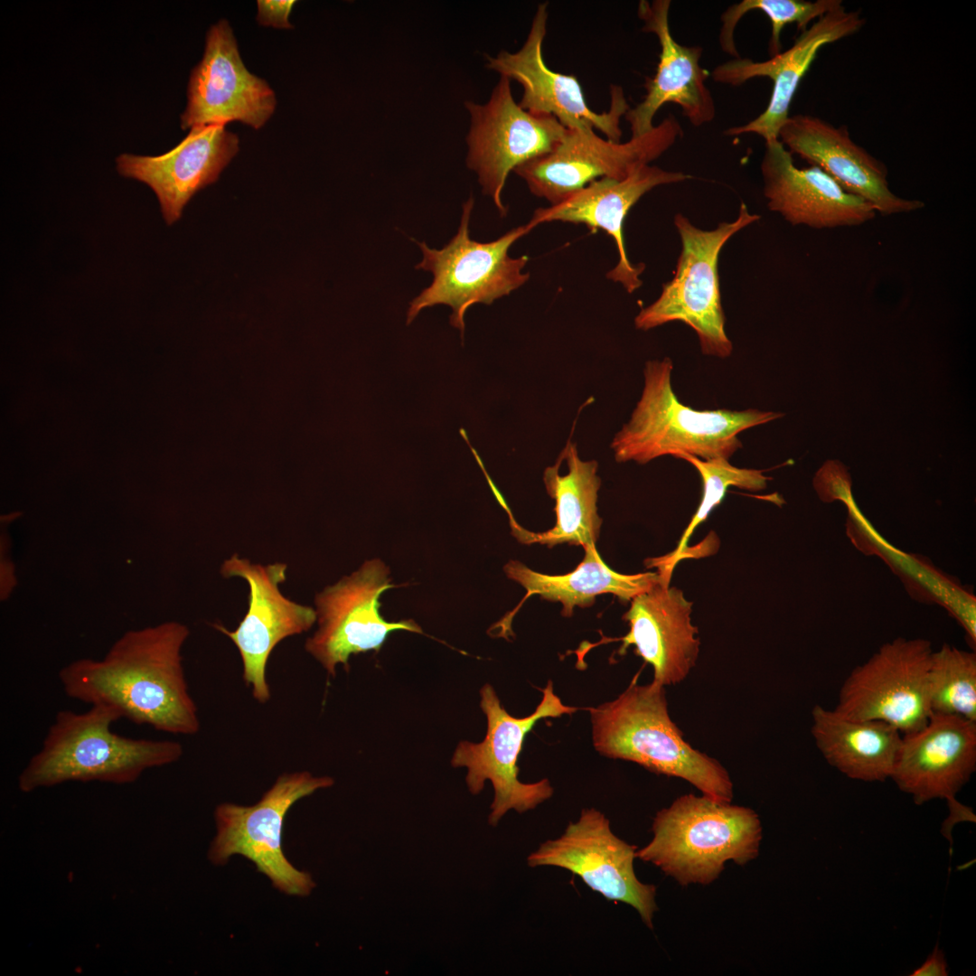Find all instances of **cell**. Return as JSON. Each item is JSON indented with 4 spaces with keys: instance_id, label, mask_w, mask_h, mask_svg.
I'll return each mask as SVG.
<instances>
[{
    "instance_id": "e0dca14e",
    "label": "cell",
    "mask_w": 976,
    "mask_h": 976,
    "mask_svg": "<svg viewBox=\"0 0 976 976\" xmlns=\"http://www.w3.org/2000/svg\"><path fill=\"white\" fill-rule=\"evenodd\" d=\"M548 5L540 4L522 47L487 56V68L517 81L523 89L519 105L540 115L555 117L566 129H596L607 139L620 142V119L630 108L622 87L611 85L608 111L596 113L586 101L575 75L551 70L545 63L542 45L547 33Z\"/></svg>"
},
{
    "instance_id": "277c9868",
    "label": "cell",
    "mask_w": 976,
    "mask_h": 976,
    "mask_svg": "<svg viewBox=\"0 0 976 976\" xmlns=\"http://www.w3.org/2000/svg\"><path fill=\"white\" fill-rule=\"evenodd\" d=\"M637 677L614 700L588 709L595 748L609 758L684 779L703 795L731 802L727 771L683 738L669 715L664 687L652 681L640 685Z\"/></svg>"
},
{
    "instance_id": "ffe728a7",
    "label": "cell",
    "mask_w": 976,
    "mask_h": 976,
    "mask_svg": "<svg viewBox=\"0 0 976 976\" xmlns=\"http://www.w3.org/2000/svg\"><path fill=\"white\" fill-rule=\"evenodd\" d=\"M778 140L793 155L821 168L850 193L889 216L924 208L919 200L896 195L889 187L886 165L859 145L845 126L835 127L814 116H790Z\"/></svg>"
},
{
    "instance_id": "8fae6325",
    "label": "cell",
    "mask_w": 976,
    "mask_h": 976,
    "mask_svg": "<svg viewBox=\"0 0 976 976\" xmlns=\"http://www.w3.org/2000/svg\"><path fill=\"white\" fill-rule=\"evenodd\" d=\"M511 81L501 76L484 104L465 103L471 119L466 164L502 216L507 213L502 192L509 174L550 152L567 131L555 117L521 108L513 99Z\"/></svg>"
},
{
    "instance_id": "d6a6232c",
    "label": "cell",
    "mask_w": 976,
    "mask_h": 976,
    "mask_svg": "<svg viewBox=\"0 0 976 976\" xmlns=\"http://www.w3.org/2000/svg\"><path fill=\"white\" fill-rule=\"evenodd\" d=\"M947 962L943 952L935 946L925 962L911 973L912 976H946Z\"/></svg>"
},
{
    "instance_id": "d4e9b609",
    "label": "cell",
    "mask_w": 976,
    "mask_h": 976,
    "mask_svg": "<svg viewBox=\"0 0 976 976\" xmlns=\"http://www.w3.org/2000/svg\"><path fill=\"white\" fill-rule=\"evenodd\" d=\"M669 583L660 577L649 590L631 600L622 617L629 632L615 639L622 641L617 653L623 655L633 645L634 652L652 666V682L663 687L681 682L699 652L698 628L690 618L692 602Z\"/></svg>"
},
{
    "instance_id": "603a6c76",
    "label": "cell",
    "mask_w": 976,
    "mask_h": 976,
    "mask_svg": "<svg viewBox=\"0 0 976 976\" xmlns=\"http://www.w3.org/2000/svg\"><path fill=\"white\" fill-rule=\"evenodd\" d=\"M764 195L770 211L792 225L834 229L862 225L877 214L815 165L799 168L779 140L765 143L760 164Z\"/></svg>"
},
{
    "instance_id": "cb8c5ba5",
    "label": "cell",
    "mask_w": 976,
    "mask_h": 976,
    "mask_svg": "<svg viewBox=\"0 0 976 976\" xmlns=\"http://www.w3.org/2000/svg\"><path fill=\"white\" fill-rule=\"evenodd\" d=\"M690 178L682 172L643 165L623 180L604 177L592 181L559 202L537 209L529 222L534 227L543 222H570L605 231L613 238L618 252V262L606 277L632 294L643 284L640 276L645 265H634L627 257L623 233L626 215L653 188Z\"/></svg>"
},
{
    "instance_id": "4fadbf2b",
    "label": "cell",
    "mask_w": 976,
    "mask_h": 976,
    "mask_svg": "<svg viewBox=\"0 0 976 976\" xmlns=\"http://www.w3.org/2000/svg\"><path fill=\"white\" fill-rule=\"evenodd\" d=\"M932 652L930 642L920 638L885 643L844 680L834 709L850 718L887 723L902 735L921 728L931 716Z\"/></svg>"
},
{
    "instance_id": "9a60e30c",
    "label": "cell",
    "mask_w": 976,
    "mask_h": 976,
    "mask_svg": "<svg viewBox=\"0 0 976 976\" xmlns=\"http://www.w3.org/2000/svg\"><path fill=\"white\" fill-rule=\"evenodd\" d=\"M287 565L282 562L257 564L234 554L225 559L221 574L239 577L249 587L248 610L237 628L213 626L237 647L242 662V678L259 703L270 699L267 665L274 648L284 639L307 632L316 622L315 609L285 596L280 585L286 579Z\"/></svg>"
},
{
    "instance_id": "2e32d148",
    "label": "cell",
    "mask_w": 976,
    "mask_h": 976,
    "mask_svg": "<svg viewBox=\"0 0 976 976\" xmlns=\"http://www.w3.org/2000/svg\"><path fill=\"white\" fill-rule=\"evenodd\" d=\"M276 107L274 90L247 69L231 26L219 20L208 30L202 59L191 71L182 128L239 121L258 130Z\"/></svg>"
},
{
    "instance_id": "8992f818",
    "label": "cell",
    "mask_w": 976,
    "mask_h": 976,
    "mask_svg": "<svg viewBox=\"0 0 976 976\" xmlns=\"http://www.w3.org/2000/svg\"><path fill=\"white\" fill-rule=\"evenodd\" d=\"M759 219L743 202L734 221L720 222L710 230L694 226L677 213L674 225L681 249L673 277L662 286L660 296L635 316V327L648 331L680 321L694 330L703 354L722 359L730 356L733 344L725 330L718 258L733 235Z\"/></svg>"
},
{
    "instance_id": "7402d4cb",
    "label": "cell",
    "mask_w": 976,
    "mask_h": 976,
    "mask_svg": "<svg viewBox=\"0 0 976 976\" xmlns=\"http://www.w3.org/2000/svg\"><path fill=\"white\" fill-rule=\"evenodd\" d=\"M670 0H642L638 5L642 30L657 37L661 52L655 75L646 79L645 96L624 115L631 137L652 130L654 116L666 103L678 105L694 127L711 122L716 115L714 99L706 85L709 74L699 64L703 49L676 42L670 30Z\"/></svg>"
},
{
    "instance_id": "7c38bea8",
    "label": "cell",
    "mask_w": 976,
    "mask_h": 976,
    "mask_svg": "<svg viewBox=\"0 0 976 976\" xmlns=\"http://www.w3.org/2000/svg\"><path fill=\"white\" fill-rule=\"evenodd\" d=\"M637 847L616 836L610 821L595 808L583 809L564 832L548 840L527 857L530 868L557 867L577 876L591 890L609 901L633 907L643 924L653 929L658 910L656 887L635 875Z\"/></svg>"
},
{
    "instance_id": "3957f363",
    "label": "cell",
    "mask_w": 976,
    "mask_h": 976,
    "mask_svg": "<svg viewBox=\"0 0 976 976\" xmlns=\"http://www.w3.org/2000/svg\"><path fill=\"white\" fill-rule=\"evenodd\" d=\"M672 361H646L643 388L631 418L611 443L617 463L647 464L664 456L690 455L729 459L741 432L780 418L783 413L755 408L698 410L681 403L671 386Z\"/></svg>"
},
{
    "instance_id": "484cf974",
    "label": "cell",
    "mask_w": 976,
    "mask_h": 976,
    "mask_svg": "<svg viewBox=\"0 0 976 976\" xmlns=\"http://www.w3.org/2000/svg\"><path fill=\"white\" fill-rule=\"evenodd\" d=\"M556 464L543 472L548 494L555 501V525L543 532H532L521 527L500 493L497 501L507 511L512 534L524 544L540 543L552 548L568 543L596 545L602 519L597 513V493L601 479L595 460H582L575 443L568 440Z\"/></svg>"
},
{
    "instance_id": "ba28073f",
    "label": "cell",
    "mask_w": 976,
    "mask_h": 976,
    "mask_svg": "<svg viewBox=\"0 0 976 976\" xmlns=\"http://www.w3.org/2000/svg\"><path fill=\"white\" fill-rule=\"evenodd\" d=\"M542 698L529 716L516 718L502 707L490 684L480 690L481 708L487 718V732L480 743L461 741L451 760L454 767H465V782L473 794H478L490 781L494 790L488 822L495 827L510 811L523 813L549 800L554 789L549 779L536 783L519 780L517 761L526 735L541 718L572 714L577 708L565 705L549 680L541 690Z\"/></svg>"
},
{
    "instance_id": "30bf717a",
    "label": "cell",
    "mask_w": 976,
    "mask_h": 976,
    "mask_svg": "<svg viewBox=\"0 0 976 976\" xmlns=\"http://www.w3.org/2000/svg\"><path fill=\"white\" fill-rule=\"evenodd\" d=\"M682 135V127L672 115L626 142L604 139L593 129H567L550 152L514 172L532 194L555 204L598 178H626L659 158Z\"/></svg>"
},
{
    "instance_id": "f1b7e54d",
    "label": "cell",
    "mask_w": 976,
    "mask_h": 976,
    "mask_svg": "<svg viewBox=\"0 0 976 976\" xmlns=\"http://www.w3.org/2000/svg\"><path fill=\"white\" fill-rule=\"evenodd\" d=\"M932 714L958 716L976 722V655L943 644L933 652L928 671Z\"/></svg>"
},
{
    "instance_id": "4316f807",
    "label": "cell",
    "mask_w": 976,
    "mask_h": 976,
    "mask_svg": "<svg viewBox=\"0 0 976 976\" xmlns=\"http://www.w3.org/2000/svg\"><path fill=\"white\" fill-rule=\"evenodd\" d=\"M585 556L577 568L564 575H547L534 571L523 563L511 560L504 566L506 576L526 589V596L512 612L505 615L491 630H499L497 636L512 635L513 615L526 598L538 595L540 598L562 605L561 615L569 617L575 606L589 607L596 596L612 594L622 602H629L649 590L660 576L658 572L625 575L611 569L602 559L596 545L584 547Z\"/></svg>"
},
{
    "instance_id": "ac0fdd59",
    "label": "cell",
    "mask_w": 976,
    "mask_h": 976,
    "mask_svg": "<svg viewBox=\"0 0 976 976\" xmlns=\"http://www.w3.org/2000/svg\"><path fill=\"white\" fill-rule=\"evenodd\" d=\"M976 769V722L932 714L921 728L903 735L891 779L917 805L945 799L952 819L972 815L955 796Z\"/></svg>"
},
{
    "instance_id": "83f0119b",
    "label": "cell",
    "mask_w": 976,
    "mask_h": 976,
    "mask_svg": "<svg viewBox=\"0 0 976 976\" xmlns=\"http://www.w3.org/2000/svg\"><path fill=\"white\" fill-rule=\"evenodd\" d=\"M812 735L829 765L847 777L884 782L891 777L903 735L877 720L854 719L816 705Z\"/></svg>"
},
{
    "instance_id": "9c48e42d",
    "label": "cell",
    "mask_w": 976,
    "mask_h": 976,
    "mask_svg": "<svg viewBox=\"0 0 976 976\" xmlns=\"http://www.w3.org/2000/svg\"><path fill=\"white\" fill-rule=\"evenodd\" d=\"M333 784V778L314 776L306 771L283 774L253 805H218L214 812L217 835L209 859L215 865H224L233 855H241L281 892L308 896L315 883L309 873L296 868L285 856L283 823L298 800Z\"/></svg>"
},
{
    "instance_id": "d6986e66",
    "label": "cell",
    "mask_w": 976,
    "mask_h": 976,
    "mask_svg": "<svg viewBox=\"0 0 976 976\" xmlns=\"http://www.w3.org/2000/svg\"><path fill=\"white\" fill-rule=\"evenodd\" d=\"M864 24L865 19L859 11H848L841 5L813 22L789 49L766 61L740 57L715 67L710 75L718 83L740 86L757 77H766L773 81L766 108L748 123L731 127L724 134L731 136L755 134L765 143L778 140L780 128L790 117L794 94L818 52L826 44L857 33Z\"/></svg>"
},
{
    "instance_id": "5bb4252c",
    "label": "cell",
    "mask_w": 976,
    "mask_h": 976,
    "mask_svg": "<svg viewBox=\"0 0 976 976\" xmlns=\"http://www.w3.org/2000/svg\"><path fill=\"white\" fill-rule=\"evenodd\" d=\"M389 574L381 560L371 559L316 594L318 629L307 638L305 649L329 675H335L338 664L348 669L352 654L379 652L391 632L423 633L413 620L388 622L380 615V595L396 587L390 584Z\"/></svg>"
},
{
    "instance_id": "44dd1931",
    "label": "cell",
    "mask_w": 976,
    "mask_h": 976,
    "mask_svg": "<svg viewBox=\"0 0 976 976\" xmlns=\"http://www.w3.org/2000/svg\"><path fill=\"white\" fill-rule=\"evenodd\" d=\"M224 124L198 126L165 154L117 157V172L145 183L155 193L165 222L177 221L188 202L214 183L239 149V136Z\"/></svg>"
},
{
    "instance_id": "4dcf8cb0",
    "label": "cell",
    "mask_w": 976,
    "mask_h": 976,
    "mask_svg": "<svg viewBox=\"0 0 976 976\" xmlns=\"http://www.w3.org/2000/svg\"><path fill=\"white\" fill-rule=\"evenodd\" d=\"M678 458L689 462L699 472L702 480V497L672 556L650 559L648 567H656L658 570L668 573H672L673 561L683 552L695 528L705 521L712 510L721 502L728 487L757 492L764 490L769 480L764 474V470L736 467L728 463V459L722 457L704 460L685 454Z\"/></svg>"
},
{
    "instance_id": "6da1fadb",
    "label": "cell",
    "mask_w": 976,
    "mask_h": 976,
    "mask_svg": "<svg viewBox=\"0 0 976 976\" xmlns=\"http://www.w3.org/2000/svg\"><path fill=\"white\" fill-rule=\"evenodd\" d=\"M188 635L187 626L177 622L129 631L103 659H80L63 667V691L89 705L110 706L136 725L194 735L201 723L181 654Z\"/></svg>"
},
{
    "instance_id": "5b68a950",
    "label": "cell",
    "mask_w": 976,
    "mask_h": 976,
    "mask_svg": "<svg viewBox=\"0 0 976 976\" xmlns=\"http://www.w3.org/2000/svg\"><path fill=\"white\" fill-rule=\"evenodd\" d=\"M652 839L636 858L659 868L681 886H707L727 861L744 866L759 853L762 825L750 808L692 793L659 811Z\"/></svg>"
},
{
    "instance_id": "52a82bcc",
    "label": "cell",
    "mask_w": 976,
    "mask_h": 976,
    "mask_svg": "<svg viewBox=\"0 0 976 976\" xmlns=\"http://www.w3.org/2000/svg\"><path fill=\"white\" fill-rule=\"evenodd\" d=\"M473 207L474 199L470 197L463 205L457 233L443 249H430L425 242H417L423 258L416 268L431 272L433 280L410 302L407 324L424 308L447 305L453 310L450 324L461 331L464 338L465 314L471 305H491L529 280L530 275L522 272L528 258H513L509 249L535 227L529 222L493 241H475L469 235Z\"/></svg>"
},
{
    "instance_id": "f546056e",
    "label": "cell",
    "mask_w": 976,
    "mask_h": 976,
    "mask_svg": "<svg viewBox=\"0 0 976 976\" xmlns=\"http://www.w3.org/2000/svg\"><path fill=\"white\" fill-rule=\"evenodd\" d=\"M841 5V0H743L731 5L721 14L722 26L718 42L722 51L732 56V59L740 58L735 43V29L746 13L758 10L771 22L768 50L773 57L781 52V33L786 25L795 23L798 30L803 32L812 21Z\"/></svg>"
},
{
    "instance_id": "7a4b0ae2",
    "label": "cell",
    "mask_w": 976,
    "mask_h": 976,
    "mask_svg": "<svg viewBox=\"0 0 976 976\" xmlns=\"http://www.w3.org/2000/svg\"><path fill=\"white\" fill-rule=\"evenodd\" d=\"M121 718L115 709L103 704L90 705L81 713L60 710L40 750L19 774L20 791L75 781L131 784L145 771L173 764L183 755L176 741L115 733L111 726Z\"/></svg>"
},
{
    "instance_id": "1f68e13d",
    "label": "cell",
    "mask_w": 976,
    "mask_h": 976,
    "mask_svg": "<svg viewBox=\"0 0 976 976\" xmlns=\"http://www.w3.org/2000/svg\"><path fill=\"white\" fill-rule=\"evenodd\" d=\"M296 3L293 0H258L257 21L263 26L292 29L289 15Z\"/></svg>"
}]
</instances>
